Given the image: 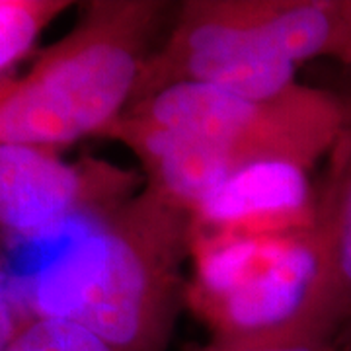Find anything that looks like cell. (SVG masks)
<instances>
[{"label": "cell", "instance_id": "6da1fadb", "mask_svg": "<svg viewBox=\"0 0 351 351\" xmlns=\"http://www.w3.org/2000/svg\"><path fill=\"white\" fill-rule=\"evenodd\" d=\"M191 219L151 188L92 219L34 279V316L66 320L113 351H164L182 299Z\"/></svg>", "mask_w": 351, "mask_h": 351}, {"label": "cell", "instance_id": "7a4b0ae2", "mask_svg": "<svg viewBox=\"0 0 351 351\" xmlns=\"http://www.w3.org/2000/svg\"><path fill=\"white\" fill-rule=\"evenodd\" d=\"M162 2L96 0L32 69L0 78V145L59 151L104 135L135 100Z\"/></svg>", "mask_w": 351, "mask_h": 351}, {"label": "cell", "instance_id": "3957f363", "mask_svg": "<svg viewBox=\"0 0 351 351\" xmlns=\"http://www.w3.org/2000/svg\"><path fill=\"white\" fill-rule=\"evenodd\" d=\"M127 112L209 143L237 172L269 164L306 172L336 147L348 121L334 96L301 84L262 100L201 84H176Z\"/></svg>", "mask_w": 351, "mask_h": 351}, {"label": "cell", "instance_id": "277c9868", "mask_svg": "<svg viewBox=\"0 0 351 351\" xmlns=\"http://www.w3.org/2000/svg\"><path fill=\"white\" fill-rule=\"evenodd\" d=\"M295 71L276 36L267 0H191L182 4L166 43L151 53L133 104L176 84L274 98L297 84Z\"/></svg>", "mask_w": 351, "mask_h": 351}, {"label": "cell", "instance_id": "5b68a950", "mask_svg": "<svg viewBox=\"0 0 351 351\" xmlns=\"http://www.w3.org/2000/svg\"><path fill=\"white\" fill-rule=\"evenodd\" d=\"M191 248L197 258L193 301L217 339L308 320L316 279L311 228L269 237H191Z\"/></svg>", "mask_w": 351, "mask_h": 351}, {"label": "cell", "instance_id": "8992f818", "mask_svg": "<svg viewBox=\"0 0 351 351\" xmlns=\"http://www.w3.org/2000/svg\"><path fill=\"white\" fill-rule=\"evenodd\" d=\"M135 180L101 160L66 162L53 149L0 145V239H47L76 219H98L133 197Z\"/></svg>", "mask_w": 351, "mask_h": 351}, {"label": "cell", "instance_id": "52a82bcc", "mask_svg": "<svg viewBox=\"0 0 351 351\" xmlns=\"http://www.w3.org/2000/svg\"><path fill=\"white\" fill-rule=\"evenodd\" d=\"M311 234L316 279L306 316L326 330L338 351H351V117L332 149Z\"/></svg>", "mask_w": 351, "mask_h": 351}, {"label": "cell", "instance_id": "ba28073f", "mask_svg": "<svg viewBox=\"0 0 351 351\" xmlns=\"http://www.w3.org/2000/svg\"><path fill=\"white\" fill-rule=\"evenodd\" d=\"M314 205L304 170L254 166L232 176L191 219V237H269L308 230Z\"/></svg>", "mask_w": 351, "mask_h": 351}, {"label": "cell", "instance_id": "9c48e42d", "mask_svg": "<svg viewBox=\"0 0 351 351\" xmlns=\"http://www.w3.org/2000/svg\"><path fill=\"white\" fill-rule=\"evenodd\" d=\"M101 137L125 145L143 164L147 188L193 215L239 172L205 141L125 112Z\"/></svg>", "mask_w": 351, "mask_h": 351}, {"label": "cell", "instance_id": "30bf717a", "mask_svg": "<svg viewBox=\"0 0 351 351\" xmlns=\"http://www.w3.org/2000/svg\"><path fill=\"white\" fill-rule=\"evenodd\" d=\"M71 4L66 0H0V78L10 75L43 29Z\"/></svg>", "mask_w": 351, "mask_h": 351}, {"label": "cell", "instance_id": "8fae6325", "mask_svg": "<svg viewBox=\"0 0 351 351\" xmlns=\"http://www.w3.org/2000/svg\"><path fill=\"white\" fill-rule=\"evenodd\" d=\"M203 351H338V348L326 330L301 320L262 334L215 339Z\"/></svg>", "mask_w": 351, "mask_h": 351}, {"label": "cell", "instance_id": "7c38bea8", "mask_svg": "<svg viewBox=\"0 0 351 351\" xmlns=\"http://www.w3.org/2000/svg\"><path fill=\"white\" fill-rule=\"evenodd\" d=\"M6 351H113L90 332L59 318L32 316Z\"/></svg>", "mask_w": 351, "mask_h": 351}, {"label": "cell", "instance_id": "4fadbf2b", "mask_svg": "<svg viewBox=\"0 0 351 351\" xmlns=\"http://www.w3.org/2000/svg\"><path fill=\"white\" fill-rule=\"evenodd\" d=\"M27 320L20 313V306L14 299L12 285L6 271L0 267V351L8 350L14 338L20 334V330Z\"/></svg>", "mask_w": 351, "mask_h": 351}, {"label": "cell", "instance_id": "5bb4252c", "mask_svg": "<svg viewBox=\"0 0 351 351\" xmlns=\"http://www.w3.org/2000/svg\"><path fill=\"white\" fill-rule=\"evenodd\" d=\"M341 61L351 63V2H350V29H348V41H346V47L341 53Z\"/></svg>", "mask_w": 351, "mask_h": 351}]
</instances>
